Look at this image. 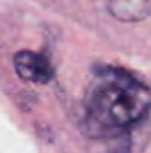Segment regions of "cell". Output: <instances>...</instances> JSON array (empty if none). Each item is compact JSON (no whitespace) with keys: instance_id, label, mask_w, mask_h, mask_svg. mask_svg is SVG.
Here are the masks:
<instances>
[{"instance_id":"cell-2","label":"cell","mask_w":151,"mask_h":153,"mask_svg":"<svg viewBox=\"0 0 151 153\" xmlns=\"http://www.w3.org/2000/svg\"><path fill=\"white\" fill-rule=\"evenodd\" d=\"M14 70L20 78L32 84H48L53 78L50 61L44 55L30 50H21L14 55Z\"/></svg>"},{"instance_id":"cell-3","label":"cell","mask_w":151,"mask_h":153,"mask_svg":"<svg viewBox=\"0 0 151 153\" xmlns=\"http://www.w3.org/2000/svg\"><path fill=\"white\" fill-rule=\"evenodd\" d=\"M109 13L119 22H141L151 14V0H110Z\"/></svg>"},{"instance_id":"cell-1","label":"cell","mask_w":151,"mask_h":153,"mask_svg":"<svg viewBox=\"0 0 151 153\" xmlns=\"http://www.w3.org/2000/svg\"><path fill=\"white\" fill-rule=\"evenodd\" d=\"M151 111V89L119 68H101L85 94L82 130L89 137L126 134Z\"/></svg>"}]
</instances>
